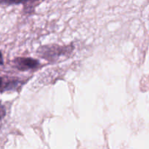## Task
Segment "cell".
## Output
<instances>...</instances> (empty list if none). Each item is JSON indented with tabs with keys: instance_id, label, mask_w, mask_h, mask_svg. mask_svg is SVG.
<instances>
[{
	"instance_id": "6da1fadb",
	"label": "cell",
	"mask_w": 149,
	"mask_h": 149,
	"mask_svg": "<svg viewBox=\"0 0 149 149\" xmlns=\"http://www.w3.org/2000/svg\"><path fill=\"white\" fill-rule=\"evenodd\" d=\"M14 63L16 67L21 71L34 68L39 65V62L36 60L29 58H17L15 60Z\"/></svg>"
},
{
	"instance_id": "7a4b0ae2",
	"label": "cell",
	"mask_w": 149,
	"mask_h": 149,
	"mask_svg": "<svg viewBox=\"0 0 149 149\" xmlns=\"http://www.w3.org/2000/svg\"><path fill=\"white\" fill-rule=\"evenodd\" d=\"M30 1H37V0H0V3L7 4H20V3L27 2Z\"/></svg>"
},
{
	"instance_id": "3957f363",
	"label": "cell",
	"mask_w": 149,
	"mask_h": 149,
	"mask_svg": "<svg viewBox=\"0 0 149 149\" xmlns=\"http://www.w3.org/2000/svg\"><path fill=\"white\" fill-rule=\"evenodd\" d=\"M5 114H6L5 109H4V106H2V105L0 103V120H1V119L5 116Z\"/></svg>"
},
{
	"instance_id": "277c9868",
	"label": "cell",
	"mask_w": 149,
	"mask_h": 149,
	"mask_svg": "<svg viewBox=\"0 0 149 149\" xmlns=\"http://www.w3.org/2000/svg\"><path fill=\"white\" fill-rule=\"evenodd\" d=\"M0 64L2 65L3 64V58H2V55H1V52H0Z\"/></svg>"
},
{
	"instance_id": "5b68a950",
	"label": "cell",
	"mask_w": 149,
	"mask_h": 149,
	"mask_svg": "<svg viewBox=\"0 0 149 149\" xmlns=\"http://www.w3.org/2000/svg\"><path fill=\"white\" fill-rule=\"evenodd\" d=\"M2 84H3V81L1 79H0V90H1V87H2Z\"/></svg>"
}]
</instances>
